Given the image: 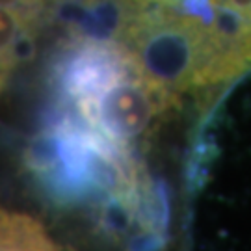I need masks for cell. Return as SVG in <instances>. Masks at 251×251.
I'll use <instances>...</instances> for the list:
<instances>
[{
    "instance_id": "3957f363",
    "label": "cell",
    "mask_w": 251,
    "mask_h": 251,
    "mask_svg": "<svg viewBox=\"0 0 251 251\" xmlns=\"http://www.w3.org/2000/svg\"><path fill=\"white\" fill-rule=\"evenodd\" d=\"M2 251H58L43 225L19 212H2Z\"/></svg>"
},
{
    "instance_id": "7a4b0ae2",
    "label": "cell",
    "mask_w": 251,
    "mask_h": 251,
    "mask_svg": "<svg viewBox=\"0 0 251 251\" xmlns=\"http://www.w3.org/2000/svg\"><path fill=\"white\" fill-rule=\"evenodd\" d=\"M206 11L231 30L233 56L240 75L251 69V0H203Z\"/></svg>"
},
{
    "instance_id": "6da1fadb",
    "label": "cell",
    "mask_w": 251,
    "mask_h": 251,
    "mask_svg": "<svg viewBox=\"0 0 251 251\" xmlns=\"http://www.w3.org/2000/svg\"><path fill=\"white\" fill-rule=\"evenodd\" d=\"M58 86L75 121L117 147L145 134L179 99L149 80L117 45L78 36L60 62Z\"/></svg>"
}]
</instances>
